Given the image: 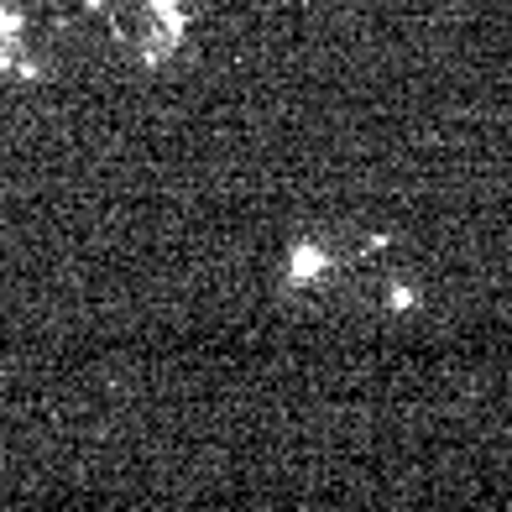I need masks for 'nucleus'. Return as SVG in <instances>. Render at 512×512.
<instances>
[{"instance_id": "nucleus-2", "label": "nucleus", "mask_w": 512, "mask_h": 512, "mask_svg": "<svg viewBox=\"0 0 512 512\" xmlns=\"http://www.w3.org/2000/svg\"><path fill=\"white\" fill-rule=\"evenodd\" d=\"M335 267H340V256L324 246V241L304 236V241H293V246H288L283 283H288V288H319V283H330V272H335Z\"/></svg>"}, {"instance_id": "nucleus-1", "label": "nucleus", "mask_w": 512, "mask_h": 512, "mask_svg": "<svg viewBox=\"0 0 512 512\" xmlns=\"http://www.w3.org/2000/svg\"><path fill=\"white\" fill-rule=\"evenodd\" d=\"M110 32L142 68H162L183 53L189 11L183 0H110Z\"/></svg>"}, {"instance_id": "nucleus-3", "label": "nucleus", "mask_w": 512, "mask_h": 512, "mask_svg": "<svg viewBox=\"0 0 512 512\" xmlns=\"http://www.w3.org/2000/svg\"><path fill=\"white\" fill-rule=\"evenodd\" d=\"M0 74L6 79H27L32 74L27 32H21V11L11 6V0H0Z\"/></svg>"}]
</instances>
